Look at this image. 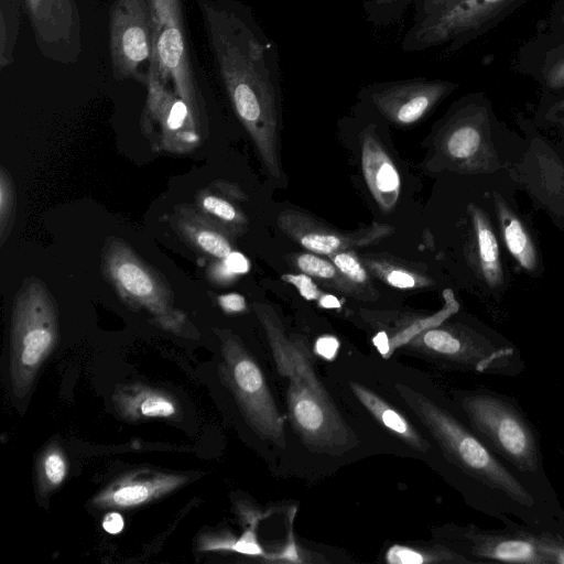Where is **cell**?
<instances>
[{
  "instance_id": "6da1fadb",
  "label": "cell",
  "mask_w": 564,
  "mask_h": 564,
  "mask_svg": "<svg viewBox=\"0 0 564 564\" xmlns=\"http://www.w3.org/2000/svg\"><path fill=\"white\" fill-rule=\"evenodd\" d=\"M215 65L241 126L269 175L280 181L282 87L275 42L232 0L200 1Z\"/></svg>"
},
{
  "instance_id": "7a4b0ae2",
  "label": "cell",
  "mask_w": 564,
  "mask_h": 564,
  "mask_svg": "<svg viewBox=\"0 0 564 564\" xmlns=\"http://www.w3.org/2000/svg\"><path fill=\"white\" fill-rule=\"evenodd\" d=\"M456 411L482 443L541 495L558 501L545 471L538 431L518 402L478 388L455 390Z\"/></svg>"
},
{
  "instance_id": "3957f363",
  "label": "cell",
  "mask_w": 564,
  "mask_h": 564,
  "mask_svg": "<svg viewBox=\"0 0 564 564\" xmlns=\"http://www.w3.org/2000/svg\"><path fill=\"white\" fill-rule=\"evenodd\" d=\"M500 129L492 102L485 93L462 96L434 126L427 169L463 175L507 169L495 142Z\"/></svg>"
},
{
  "instance_id": "277c9868",
  "label": "cell",
  "mask_w": 564,
  "mask_h": 564,
  "mask_svg": "<svg viewBox=\"0 0 564 564\" xmlns=\"http://www.w3.org/2000/svg\"><path fill=\"white\" fill-rule=\"evenodd\" d=\"M402 348L442 366L478 375L514 378L525 369L524 359L512 341L476 322L445 319L423 328Z\"/></svg>"
},
{
  "instance_id": "5b68a950",
  "label": "cell",
  "mask_w": 564,
  "mask_h": 564,
  "mask_svg": "<svg viewBox=\"0 0 564 564\" xmlns=\"http://www.w3.org/2000/svg\"><path fill=\"white\" fill-rule=\"evenodd\" d=\"M57 337L54 296L40 279H25L14 296L11 314L10 378L17 397L29 393Z\"/></svg>"
},
{
  "instance_id": "8992f818",
  "label": "cell",
  "mask_w": 564,
  "mask_h": 564,
  "mask_svg": "<svg viewBox=\"0 0 564 564\" xmlns=\"http://www.w3.org/2000/svg\"><path fill=\"white\" fill-rule=\"evenodd\" d=\"M101 272L122 302L143 311L159 327L186 334L187 315L174 305L172 290L161 273L123 239L109 237L101 250Z\"/></svg>"
},
{
  "instance_id": "52a82bcc",
  "label": "cell",
  "mask_w": 564,
  "mask_h": 564,
  "mask_svg": "<svg viewBox=\"0 0 564 564\" xmlns=\"http://www.w3.org/2000/svg\"><path fill=\"white\" fill-rule=\"evenodd\" d=\"M440 536L471 563L564 564V534L524 524L451 525Z\"/></svg>"
},
{
  "instance_id": "ba28073f",
  "label": "cell",
  "mask_w": 564,
  "mask_h": 564,
  "mask_svg": "<svg viewBox=\"0 0 564 564\" xmlns=\"http://www.w3.org/2000/svg\"><path fill=\"white\" fill-rule=\"evenodd\" d=\"M531 0H460L416 22L404 33L401 50L415 53L437 46L455 52L485 35Z\"/></svg>"
},
{
  "instance_id": "9c48e42d",
  "label": "cell",
  "mask_w": 564,
  "mask_h": 564,
  "mask_svg": "<svg viewBox=\"0 0 564 564\" xmlns=\"http://www.w3.org/2000/svg\"><path fill=\"white\" fill-rule=\"evenodd\" d=\"M149 3L154 34L151 70L187 105L202 131L206 116L191 65L181 0H149Z\"/></svg>"
},
{
  "instance_id": "30bf717a",
  "label": "cell",
  "mask_w": 564,
  "mask_h": 564,
  "mask_svg": "<svg viewBox=\"0 0 564 564\" xmlns=\"http://www.w3.org/2000/svg\"><path fill=\"white\" fill-rule=\"evenodd\" d=\"M224 362L220 375L252 429L280 447L285 446L282 416L258 364L229 330H217Z\"/></svg>"
},
{
  "instance_id": "8fae6325",
  "label": "cell",
  "mask_w": 564,
  "mask_h": 564,
  "mask_svg": "<svg viewBox=\"0 0 564 564\" xmlns=\"http://www.w3.org/2000/svg\"><path fill=\"white\" fill-rule=\"evenodd\" d=\"M109 51L116 79L147 86L154 52L149 0H115L109 12Z\"/></svg>"
},
{
  "instance_id": "7c38bea8",
  "label": "cell",
  "mask_w": 564,
  "mask_h": 564,
  "mask_svg": "<svg viewBox=\"0 0 564 564\" xmlns=\"http://www.w3.org/2000/svg\"><path fill=\"white\" fill-rule=\"evenodd\" d=\"M286 401L292 425L306 445L328 453H340L350 446L351 431L318 379L289 378Z\"/></svg>"
},
{
  "instance_id": "4fadbf2b",
  "label": "cell",
  "mask_w": 564,
  "mask_h": 564,
  "mask_svg": "<svg viewBox=\"0 0 564 564\" xmlns=\"http://www.w3.org/2000/svg\"><path fill=\"white\" fill-rule=\"evenodd\" d=\"M459 84L443 78L410 77L371 83L358 93L360 102L397 127H411L455 93Z\"/></svg>"
},
{
  "instance_id": "5bb4252c",
  "label": "cell",
  "mask_w": 564,
  "mask_h": 564,
  "mask_svg": "<svg viewBox=\"0 0 564 564\" xmlns=\"http://www.w3.org/2000/svg\"><path fill=\"white\" fill-rule=\"evenodd\" d=\"M36 45L48 59L77 62L82 53V23L76 0H22Z\"/></svg>"
},
{
  "instance_id": "9a60e30c",
  "label": "cell",
  "mask_w": 564,
  "mask_h": 564,
  "mask_svg": "<svg viewBox=\"0 0 564 564\" xmlns=\"http://www.w3.org/2000/svg\"><path fill=\"white\" fill-rule=\"evenodd\" d=\"M141 123L143 130L159 129L160 147L171 153H185L200 140L187 105L151 70Z\"/></svg>"
},
{
  "instance_id": "2e32d148",
  "label": "cell",
  "mask_w": 564,
  "mask_h": 564,
  "mask_svg": "<svg viewBox=\"0 0 564 564\" xmlns=\"http://www.w3.org/2000/svg\"><path fill=\"white\" fill-rule=\"evenodd\" d=\"M278 227L307 251L327 257L377 243L394 231L392 226L380 223L351 231L338 230L294 209H285L279 214Z\"/></svg>"
},
{
  "instance_id": "e0dca14e",
  "label": "cell",
  "mask_w": 564,
  "mask_h": 564,
  "mask_svg": "<svg viewBox=\"0 0 564 564\" xmlns=\"http://www.w3.org/2000/svg\"><path fill=\"white\" fill-rule=\"evenodd\" d=\"M467 216L469 225L465 247L467 263L490 294H501L507 279L492 217L475 203L467 205Z\"/></svg>"
},
{
  "instance_id": "ac0fdd59",
  "label": "cell",
  "mask_w": 564,
  "mask_h": 564,
  "mask_svg": "<svg viewBox=\"0 0 564 564\" xmlns=\"http://www.w3.org/2000/svg\"><path fill=\"white\" fill-rule=\"evenodd\" d=\"M513 67L535 82L542 95L564 94V33L539 31L519 47Z\"/></svg>"
},
{
  "instance_id": "d6986e66",
  "label": "cell",
  "mask_w": 564,
  "mask_h": 564,
  "mask_svg": "<svg viewBox=\"0 0 564 564\" xmlns=\"http://www.w3.org/2000/svg\"><path fill=\"white\" fill-rule=\"evenodd\" d=\"M361 169L365 182L381 212L389 214L401 195V177L378 134L377 124L368 122L359 132Z\"/></svg>"
},
{
  "instance_id": "ffe728a7",
  "label": "cell",
  "mask_w": 564,
  "mask_h": 564,
  "mask_svg": "<svg viewBox=\"0 0 564 564\" xmlns=\"http://www.w3.org/2000/svg\"><path fill=\"white\" fill-rule=\"evenodd\" d=\"M176 234L194 250L216 260L234 251V234L196 205L180 204L170 215Z\"/></svg>"
},
{
  "instance_id": "44dd1931",
  "label": "cell",
  "mask_w": 564,
  "mask_h": 564,
  "mask_svg": "<svg viewBox=\"0 0 564 564\" xmlns=\"http://www.w3.org/2000/svg\"><path fill=\"white\" fill-rule=\"evenodd\" d=\"M490 199L503 248L520 270L536 274L542 269L541 257L529 226L501 194L492 191Z\"/></svg>"
},
{
  "instance_id": "7402d4cb",
  "label": "cell",
  "mask_w": 564,
  "mask_h": 564,
  "mask_svg": "<svg viewBox=\"0 0 564 564\" xmlns=\"http://www.w3.org/2000/svg\"><path fill=\"white\" fill-rule=\"evenodd\" d=\"M243 200H247V196L238 185L227 181H214L196 194L195 205L237 235L247 226V218L237 205Z\"/></svg>"
},
{
  "instance_id": "603a6c76",
  "label": "cell",
  "mask_w": 564,
  "mask_h": 564,
  "mask_svg": "<svg viewBox=\"0 0 564 564\" xmlns=\"http://www.w3.org/2000/svg\"><path fill=\"white\" fill-rule=\"evenodd\" d=\"M350 389L368 412L388 431L415 451H429L430 444L391 404L359 383L350 382Z\"/></svg>"
},
{
  "instance_id": "cb8c5ba5",
  "label": "cell",
  "mask_w": 564,
  "mask_h": 564,
  "mask_svg": "<svg viewBox=\"0 0 564 564\" xmlns=\"http://www.w3.org/2000/svg\"><path fill=\"white\" fill-rule=\"evenodd\" d=\"M184 480L180 476L161 475L148 480L122 481L101 494L95 503L117 508L139 506L174 489Z\"/></svg>"
},
{
  "instance_id": "d4e9b609",
  "label": "cell",
  "mask_w": 564,
  "mask_h": 564,
  "mask_svg": "<svg viewBox=\"0 0 564 564\" xmlns=\"http://www.w3.org/2000/svg\"><path fill=\"white\" fill-rule=\"evenodd\" d=\"M120 413L130 420L169 417L176 413L175 403L165 394L149 388H130L113 395Z\"/></svg>"
},
{
  "instance_id": "484cf974",
  "label": "cell",
  "mask_w": 564,
  "mask_h": 564,
  "mask_svg": "<svg viewBox=\"0 0 564 564\" xmlns=\"http://www.w3.org/2000/svg\"><path fill=\"white\" fill-rule=\"evenodd\" d=\"M302 273L316 278L335 290L360 300H375L376 294L348 280L337 267L321 254L304 252L292 254L289 259Z\"/></svg>"
},
{
  "instance_id": "4316f807",
  "label": "cell",
  "mask_w": 564,
  "mask_h": 564,
  "mask_svg": "<svg viewBox=\"0 0 564 564\" xmlns=\"http://www.w3.org/2000/svg\"><path fill=\"white\" fill-rule=\"evenodd\" d=\"M361 261L369 273L395 289H423L434 284L431 276L393 258L367 256Z\"/></svg>"
},
{
  "instance_id": "83f0119b",
  "label": "cell",
  "mask_w": 564,
  "mask_h": 564,
  "mask_svg": "<svg viewBox=\"0 0 564 564\" xmlns=\"http://www.w3.org/2000/svg\"><path fill=\"white\" fill-rule=\"evenodd\" d=\"M387 561L394 564H469L459 552L445 543L427 546L393 545L387 553Z\"/></svg>"
},
{
  "instance_id": "f1b7e54d",
  "label": "cell",
  "mask_w": 564,
  "mask_h": 564,
  "mask_svg": "<svg viewBox=\"0 0 564 564\" xmlns=\"http://www.w3.org/2000/svg\"><path fill=\"white\" fill-rule=\"evenodd\" d=\"M22 0H0V68L10 66L14 58L20 30Z\"/></svg>"
},
{
  "instance_id": "f546056e",
  "label": "cell",
  "mask_w": 564,
  "mask_h": 564,
  "mask_svg": "<svg viewBox=\"0 0 564 564\" xmlns=\"http://www.w3.org/2000/svg\"><path fill=\"white\" fill-rule=\"evenodd\" d=\"M414 0H364L365 20L376 28H388L400 22Z\"/></svg>"
},
{
  "instance_id": "4dcf8cb0",
  "label": "cell",
  "mask_w": 564,
  "mask_h": 564,
  "mask_svg": "<svg viewBox=\"0 0 564 564\" xmlns=\"http://www.w3.org/2000/svg\"><path fill=\"white\" fill-rule=\"evenodd\" d=\"M17 213V195L11 173L0 166V247L11 235Z\"/></svg>"
},
{
  "instance_id": "1f68e13d",
  "label": "cell",
  "mask_w": 564,
  "mask_h": 564,
  "mask_svg": "<svg viewBox=\"0 0 564 564\" xmlns=\"http://www.w3.org/2000/svg\"><path fill=\"white\" fill-rule=\"evenodd\" d=\"M328 259L337 269L352 283L378 295V292L370 288L368 270L358 258L355 250H344L328 256Z\"/></svg>"
},
{
  "instance_id": "d6a6232c",
  "label": "cell",
  "mask_w": 564,
  "mask_h": 564,
  "mask_svg": "<svg viewBox=\"0 0 564 564\" xmlns=\"http://www.w3.org/2000/svg\"><path fill=\"white\" fill-rule=\"evenodd\" d=\"M535 118L540 124L556 128L564 133V94L542 95Z\"/></svg>"
},
{
  "instance_id": "836d02e7",
  "label": "cell",
  "mask_w": 564,
  "mask_h": 564,
  "mask_svg": "<svg viewBox=\"0 0 564 564\" xmlns=\"http://www.w3.org/2000/svg\"><path fill=\"white\" fill-rule=\"evenodd\" d=\"M66 473V465L63 456L52 451L43 459V474L50 486L59 485Z\"/></svg>"
},
{
  "instance_id": "e575fe53",
  "label": "cell",
  "mask_w": 564,
  "mask_h": 564,
  "mask_svg": "<svg viewBox=\"0 0 564 564\" xmlns=\"http://www.w3.org/2000/svg\"><path fill=\"white\" fill-rule=\"evenodd\" d=\"M282 279L292 285H294L301 295L310 301H317L319 302L323 295L325 294L322 292L318 286L313 282L312 278L305 273L301 274H284L282 275Z\"/></svg>"
},
{
  "instance_id": "d590c367",
  "label": "cell",
  "mask_w": 564,
  "mask_h": 564,
  "mask_svg": "<svg viewBox=\"0 0 564 564\" xmlns=\"http://www.w3.org/2000/svg\"><path fill=\"white\" fill-rule=\"evenodd\" d=\"M460 0H414L413 21L416 22L451 8Z\"/></svg>"
},
{
  "instance_id": "8d00e7d4",
  "label": "cell",
  "mask_w": 564,
  "mask_h": 564,
  "mask_svg": "<svg viewBox=\"0 0 564 564\" xmlns=\"http://www.w3.org/2000/svg\"><path fill=\"white\" fill-rule=\"evenodd\" d=\"M208 278L217 284H227L238 275L230 271L223 259L216 260L207 270Z\"/></svg>"
},
{
  "instance_id": "74e56055",
  "label": "cell",
  "mask_w": 564,
  "mask_h": 564,
  "mask_svg": "<svg viewBox=\"0 0 564 564\" xmlns=\"http://www.w3.org/2000/svg\"><path fill=\"white\" fill-rule=\"evenodd\" d=\"M544 29L564 33V0L554 1Z\"/></svg>"
},
{
  "instance_id": "f35d334b",
  "label": "cell",
  "mask_w": 564,
  "mask_h": 564,
  "mask_svg": "<svg viewBox=\"0 0 564 564\" xmlns=\"http://www.w3.org/2000/svg\"><path fill=\"white\" fill-rule=\"evenodd\" d=\"M219 306L227 313H240L246 310V300L241 294L229 293L218 296Z\"/></svg>"
},
{
  "instance_id": "ab89813d",
  "label": "cell",
  "mask_w": 564,
  "mask_h": 564,
  "mask_svg": "<svg viewBox=\"0 0 564 564\" xmlns=\"http://www.w3.org/2000/svg\"><path fill=\"white\" fill-rule=\"evenodd\" d=\"M226 265L234 272L236 275L243 274L249 271L250 264L248 259L238 251H232L226 258L223 259Z\"/></svg>"
},
{
  "instance_id": "60d3db41",
  "label": "cell",
  "mask_w": 564,
  "mask_h": 564,
  "mask_svg": "<svg viewBox=\"0 0 564 564\" xmlns=\"http://www.w3.org/2000/svg\"><path fill=\"white\" fill-rule=\"evenodd\" d=\"M124 527L123 518L118 512H109L105 516L102 528L110 534H117L122 531Z\"/></svg>"
},
{
  "instance_id": "b9f144b4",
  "label": "cell",
  "mask_w": 564,
  "mask_h": 564,
  "mask_svg": "<svg viewBox=\"0 0 564 564\" xmlns=\"http://www.w3.org/2000/svg\"><path fill=\"white\" fill-rule=\"evenodd\" d=\"M338 348V341L336 338L330 336L322 337L317 340L316 350L319 355L325 358H330L335 355Z\"/></svg>"
},
{
  "instance_id": "7bdbcfd3",
  "label": "cell",
  "mask_w": 564,
  "mask_h": 564,
  "mask_svg": "<svg viewBox=\"0 0 564 564\" xmlns=\"http://www.w3.org/2000/svg\"><path fill=\"white\" fill-rule=\"evenodd\" d=\"M318 304L324 308H339L340 307L339 300L336 296L328 294V293H325L323 295V297L321 299Z\"/></svg>"
}]
</instances>
